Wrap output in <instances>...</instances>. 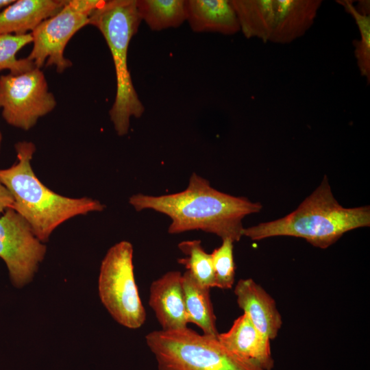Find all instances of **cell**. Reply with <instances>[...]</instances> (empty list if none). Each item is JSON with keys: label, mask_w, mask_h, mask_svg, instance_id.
<instances>
[{"label": "cell", "mask_w": 370, "mask_h": 370, "mask_svg": "<svg viewBox=\"0 0 370 370\" xmlns=\"http://www.w3.org/2000/svg\"><path fill=\"white\" fill-rule=\"evenodd\" d=\"M129 202L137 211L153 210L170 217L169 234L199 230L234 243L243 236V219L262 208L259 202L217 190L195 173L181 192L159 196L136 194Z\"/></svg>", "instance_id": "6da1fadb"}, {"label": "cell", "mask_w": 370, "mask_h": 370, "mask_svg": "<svg viewBox=\"0 0 370 370\" xmlns=\"http://www.w3.org/2000/svg\"><path fill=\"white\" fill-rule=\"evenodd\" d=\"M14 148L17 162L0 169V180L13 197L12 208L26 220L40 242L47 241L53 230L66 221L104 210L105 206L98 200L65 197L44 185L32 167L36 151L32 142H18Z\"/></svg>", "instance_id": "7a4b0ae2"}, {"label": "cell", "mask_w": 370, "mask_h": 370, "mask_svg": "<svg viewBox=\"0 0 370 370\" xmlns=\"http://www.w3.org/2000/svg\"><path fill=\"white\" fill-rule=\"evenodd\" d=\"M369 225L370 207L342 206L324 175L319 186L295 210L280 219L244 228L243 236L253 241L293 236L304 238L314 247L326 249L345 233Z\"/></svg>", "instance_id": "3957f363"}, {"label": "cell", "mask_w": 370, "mask_h": 370, "mask_svg": "<svg viewBox=\"0 0 370 370\" xmlns=\"http://www.w3.org/2000/svg\"><path fill=\"white\" fill-rule=\"evenodd\" d=\"M141 21L136 0L104 1L89 18V25L95 26L101 33L112 57L116 91L109 115L119 136L126 135L130 119L140 117L145 111L127 66L129 45Z\"/></svg>", "instance_id": "277c9868"}, {"label": "cell", "mask_w": 370, "mask_h": 370, "mask_svg": "<svg viewBox=\"0 0 370 370\" xmlns=\"http://www.w3.org/2000/svg\"><path fill=\"white\" fill-rule=\"evenodd\" d=\"M145 341L158 370H262L226 348L214 336L188 327L156 330Z\"/></svg>", "instance_id": "5b68a950"}, {"label": "cell", "mask_w": 370, "mask_h": 370, "mask_svg": "<svg viewBox=\"0 0 370 370\" xmlns=\"http://www.w3.org/2000/svg\"><path fill=\"white\" fill-rule=\"evenodd\" d=\"M247 38L287 44L312 27L321 0H230Z\"/></svg>", "instance_id": "8992f818"}, {"label": "cell", "mask_w": 370, "mask_h": 370, "mask_svg": "<svg viewBox=\"0 0 370 370\" xmlns=\"http://www.w3.org/2000/svg\"><path fill=\"white\" fill-rule=\"evenodd\" d=\"M98 289L102 304L119 323L131 329L144 324L146 311L135 281L130 242L122 241L108 249L101 264Z\"/></svg>", "instance_id": "52a82bcc"}, {"label": "cell", "mask_w": 370, "mask_h": 370, "mask_svg": "<svg viewBox=\"0 0 370 370\" xmlns=\"http://www.w3.org/2000/svg\"><path fill=\"white\" fill-rule=\"evenodd\" d=\"M103 0H69L54 15L43 21L32 32L33 47L27 57L36 67L54 66L58 73L73 65L64 55L71 38L83 27Z\"/></svg>", "instance_id": "ba28073f"}, {"label": "cell", "mask_w": 370, "mask_h": 370, "mask_svg": "<svg viewBox=\"0 0 370 370\" xmlns=\"http://www.w3.org/2000/svg\"><path fill=\"white\" fill-rule=\"evenodd\" d=\"M56 105L40 69L35 67L21 74L0 76V108L8 124L29 130Z\"/></svg>", "instance_id": "9c48e42d"}, {"label": "cell", "mask_w": 370, "mask_h": 370, "mask_svg": "<svg viewBox=\"0 0 370 370\" xmlns=\"http://www.w3.org/2000/svg\"><path fill=\"white\" fill-rule=\"evenodd\" d=\"M46 249L26 220L14 209L8 208L0 217V258L14 286L21 288L32 280Z\"/></svg>", "instance_id": "30bf717a"}, {"label": "cell", "mask_w": 370, "mask_h": 370, "mask_svg": "<svg viewBox=\"0 0 370 370\" xmlns=\"http://www.w3.org/2000/svg\"><path fill=\"white\" fill-rule=\"evenodd\" d=\"M234 292L239 308L256 329L270 341L274 340L282 325L275 299L251 278L239 280Z\"/></svg>", "instance_id": "8fae6325"}, {"label": "cell", "mask_w": 370, "mask_h": 370, "mask_svg": "<svg viewBox=\"0 0 370 370\" xmlns=\"http://www.w3.org/2000/svg\"><path fill=\"white\" fill-rule=\"evenodd\" d=\"M149 304L153 310L162 330L187 327L188 321L182 289V274L169 271L154 280L149 289Z\"/></svg>", "instance_id": "7c38bea8"}, {"label": "cell", "mask_w": 370, "mask_h": 370, "mask_svg": "<svg viewBox=\"0 0 370 370\" xmlns=\"http://www.w3.org/2000/svg\"><path fill=\"white\" fill-rule=\"evenodd\" d=\"M217 338L229 350L262 370L273 368L270 341L256 329L246 313L236 319L228 331L219 333Z\"/></svg>", "instance_id": "4fadbf2b"}, {"label": "cell", "mask_w": 370, "mask_h": 370, "mask_svg": "<svg viewBox=\"0 0 370 370\" xmlns=\"http://www.w3.org/2000/svg\"><path fill=\"white\" fill-rule=\"evenodd\" d=\"M186 21L197 33L233 35L240 31L230 0H185Z\"/></svg>", "instance_id": "5bb4252c"}, {"label": "cell", "mask_w": 370, "mask_h": 370, "mask_svg": "<svg viewBox=\"0 0 370 370\" xmlns=\"http://www.w3.org/2000/svg\"><path fill=\"white\" fill-rule=\"evenodd\" d=\"M66 1L18 0L0 12V34L31 33L45 19L59 12Z\"/></svg>", "instance_id": "9a60e30c"}, {"label": "cell", "mask_w": 370, "mask_h": 370, "mask_svg": "<svg viewBox=\"0 0 370 370\" xmlns=\"http://www.w3.org/2000/svg\"><path fill=\"white\" fill-rule=\"evenodd\" d=\"M209 287L201 284L188 271L182 274V289L188 323L197 325L204 334L217 337L216 316Z\"/></svg>", "instance_id": "2e32d148"}, {"label": "cell", "mask_w": 370, "mask_h": 370, "mask_svg": "<svg viewBox=\"0 0 370 370\" xmlns=\"http://www.w3.org/2000/svg\"><path fill=\"white\" fill-rule=\"evenodd\" d=\"M136 7L152 31L177 27L186 21L185 0H136Z\"/></svg>", "instance_id": "e0dca14e"}, {"label": "cell", "mask_w": 370, "mask_h": 370, "mask_svg": "<svg viewBox=\"0 0 370 370\" xmlns=\"http://www.w3.org/2000/svg\"><path fill=\"white\" fill-rule=\"evenodd\" d=\"M354 18L360 32V39L354 40V56L360 75L370 83V1H358L355 6L350 0H336Z\"/></svg>", "instance_id": "ac0fdd59"}, {"label": "cell", "mask_w": 370, "mask_h": 370, "mask_svg": "<svg viewBox=\"0 0 370 370\" xmlns=\"http://www.w3.org/2000/svg\"><path fill=\"white\" fill-rule=\"evenodd\" d=\"M178 248L186 256L178 259V263L184 265L201 284L215 287L211 255L204 250L201 241H184L178 244Z\"/></svg>", "instance_id": "d6986e66"}, {"label": "cell", "mask_w": 370, "mask_h": 370, "mask_svg": "<svg viewBox=\"0 0 370 370\" xmlns=\"http://www.w3.org/2000/svg\"><path fill=\"white\" fill-rule=\"evenodd\" d=\"M32 33L23 35L0 34V71L9 70L11 74H21L36 67L27 58L17 59L16 53L32 42Z\"/></svg>", "instance_id": "ffe728a7"}, {"label": "cell", "mask_w": 370, "mask_h": 370, "mask_svg": "<svg viewBox=\"0 0 370 370\" xmlns=\"http://www.w3.org/2000/svg\"><path fill=\"white\" fill-rule=\"evenodd\" d=\"M233 243L230 239H223L221 245L210 254L215 287L221 289H231L234 284L236 266L234 260Z\"/></svg>", "instance_id": "44dd1931"}, {"label": "cell", "mask_w": 370, "mask_h": 370, "mask_svg": "<svg viewBox=\"0 0 370 370\" xmlns=\"http://www.w3.org/2000/svg\"><path fill=\"white\" fill-rule=\"evenodd\" d=\"M13 204L11 193L0 180V213H3L8 208H12Z\"/></svg>", "instance_id": "7402d4cb"}, {"label": "cell", "mask_w": 370, "mask_h": 370, "mask_svg": "<svg viewBox=\"0 0 370 370\" xmlns=\"http://www.w3.org/2000/svg\"><path fill=\"white\" fill-rule=\"evenodd\" d=\"M14 1V0H0V12Z\"/></svg>", "instance_id": "603a6c76"}, {"label": "cell", "mask_w": 370, "mask_h": 370, "mask_svg": "<svg viewBox=\"0 0 370 370\" xmlns=\"http://www.w3.org/2000/svg\"><path fill=\"white\" fill-rule=\"evenodd\" d=\"M1 142H2V134H1V132L0 131V149H1Z\"/></svg>", "instance_id": "cb8c5ba5"}]
</instances>
